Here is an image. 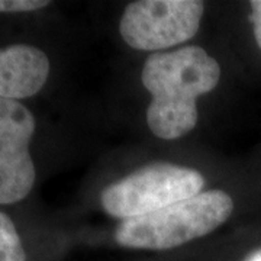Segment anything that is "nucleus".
<instances>
[{
  "mask_svg": "<svg viewBox=\"0 0 261 261\" xmlns=\"http://www.w3.org/2000/svg\"><path fill=\"white\" fill-rule=\"evenodd\" d=\"M221 67L203 48L190 45L147 58L141 80L151 94L147 123L161 140H176L197 123L196 100L212 92Z\"/></svg>",
  "mask_w": 261,
  "mask_h": 261,
  "instance_id": "f257e3e1",
  "label": "nucleus"
},
{
  "mask_svg": "<svg viewBox=\"0 0 261 261\" xmlns=\"http://www.w3.org/2000/svg\"><path fill=\"white\" fill-rule=\"evenodd\" d=\"M233 211L222 190L200 192L154 214L123 221L115 233L119 245L141 250H170L205 237L224 224Z\"/></svg>",
  "mask_w": 261,
  "mask_h": 261,
  "instance_id": "f03ea898",
  "label": "nucleus"
},
{
  "mask_svg": "<svg viewBox=\"0 0 261 261\" xmlns=\"http://www.w3.org/2000/svg\"><path fill=\"white\" fill-rule=\"evenodd\" d=\"M203 185V176L196 170L157 163L138 168L106 187L100 202L105 212L128 221L197 195Z\"/></svg>",
  "mask_w": 261,
  "mask_h": 261,
  "instance_id": "7ed1b4c3",
  "label": "nucleus"
},
{
  "mask_svg": "<svg viewBox=\"0 0 261 261\" xmlns=\"http://www.w3.org/2000/svg\"><path fill=\"white\" fill-rule=\"evenodd\" d=\"M203 9V3L197 0L134 2L122 15L119 32L135 49H166L195 37Z\"/></svg>",
  "mask_w": 261,
  "mask_h": 261,
  "instance_id": "20e7f679",
  "label": "nucleus"
},
{
  "mask_svg": "<svg viewBox=\"0 0 261 261\" xmlns=\"http://www.w3.org/2000/svg\"><path fill=\"white\" fill-rule=\"evenodd\" d=\"M35 118L18 100L0 99V205L25 199L35 183L29 144Z\"/></svg>",
  "mask_w": 261,
  "mask_h": 261,
  "instance_id": "39448f33",
  "label": "nucleus"
},
{
  "mask_svg": "<svg viewBox=\"0 0 261 261\" xmlns=\"http://www.w3.org/2000/svg\"><path fill=\"white\" fill-rule=\"evenodd\" d=\"M48 74L49 60L39 48L15 44L0 49V99L18 100L37 94Z\"/></svg>",
  "mask_w": 261,
  "mask_h": 261,
  "instance_id": "423d86ee",
  "label": "nucleus"
},
{
  "mask_svg": "<svg viewBox=\"0 0 261 261\" xmlns=\"http://www.w3.org/2000/svg\"><path fill=\"white\" fill-rule=\"evenodd\" d=\"M0 261H28L16 226L3 212H0Z\"/></svg>",
  "mask_w": 261,
  "mask_h": 261,
  "instance_id": "0eeeda50",
  "label": "nucleus"
},
{
  "mask_svg": "<svg viewBox=\"0 0 261 261\" xmlns=\"http://www.w3.org/2000/svg\"><path fill=\"white\" fill-rule=\"evenodd\" d=\"M49 5L45 0H0V12L16 13V12H32L42 9Z\"/></svg>",
  "mask_w": 261,
  "mask_h": 261,
  "instance_id": "6e6552de",
  "label": "nucleus"
},
{
  "mask_svg": "<svg viewBox=\"0 0 261 261\" xmlns=\"http://www.w3.org/2000/svg\"><path fill=\"white\" fill-rule=\"evenodd\" d=\"M251 5V22L254 25V37L261 49V0H254Z\"/></svg>",
  "mask_w": 261,
  "mask_h": 261,
  "instance_id": "1a4fd4ad",
  "label": "nucleus"
},
{
  "mask_svg": "<svg viewBox=\"0 0 261 261\" xmlns=\"http://www.w3.org/2000/svg\"><path fill=\"white\" fill-rule=\"evenodd\" d=\"M251 261H261V254H258V255H255L254 258H252Z\"/></svg>",
  "mask_w": 261,
  "mask_h": 261,
  "instance_id": "9d476101",
  "label": "nucleus"
}]
</instances>
